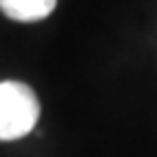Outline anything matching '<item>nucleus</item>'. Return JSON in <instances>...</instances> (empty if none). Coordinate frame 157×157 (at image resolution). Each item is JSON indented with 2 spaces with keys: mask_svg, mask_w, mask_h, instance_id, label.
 <instances>
[{
  "mask_svg": "<svg viewBox=\"0 0 157 157\" xmlns=\"http://www.w3.org/2000/svg\"><path fill=\"white\" fill-rule=\"evenodd\" d=\"M39 118L35 92L20 81L0 83V140H17L33 131Z\"/></svg>",
  "mask_w": 157,
  "mask_h": 157,
  "instance_id": "obj_1",
  "label": "nucleus"
},
{
  "mask_svg": "<svg viewBox=\"0 0 157 157\" xmlns=\"http://www.w3.org/2000/svg\"><path fill=\"white\" fill-rule=\"evenodd\" d=\"M57 0H0V11L15 22H37L52 13Z\"/></svg>",
  "mask_w": 157,
  "mask_h": 157,
  "instance_id": "obj_2",
  "label": "nucleus"
}]
</instances>
